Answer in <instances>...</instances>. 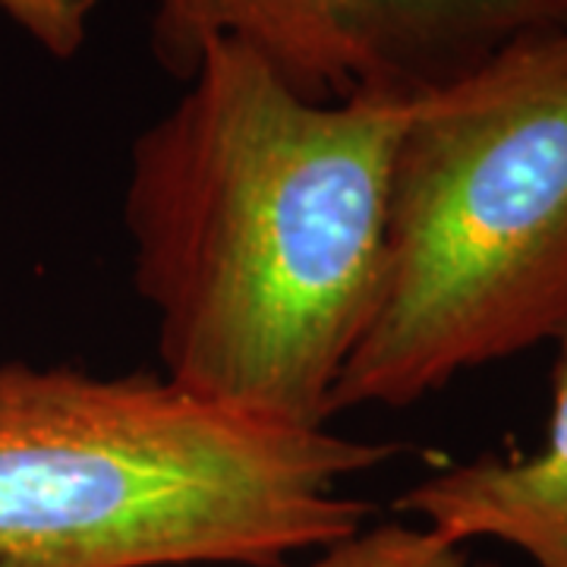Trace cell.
Wrapping results in <instances>:
<instances>
[{
	"label": "cell",
	"instance_id": "obj_7",
	"mask_svg": "<svg viewBox=\"0 0 567 567\" xmlns=\"http://www.w3.org/2000/svg\"><path fill=\"white\" fill-rule=\"evenodd\" d=\"M102 0H0V13L44 54L70 61L89 39V22Z\"/></svg>",
	"mask_w": 567,
	"mask_h": 567
},
{
	"label": "cell",
	"instance_id": "obj_6",
	"mask_svg": "<svg viewBox=\"0 0 567 567\" xmlns=\"http://www.w3.org/2000/svg\"><path fill=\"white\" fill-rule=\"evenodd\" d=\"M262 567H470V546L451 543L420 520H382L309 551V561L284 558Z\"/></svg>",
	"mask_w": 567,
	"mask_h": 567
},
{
	"label": "cell",
	"instance_id": "obj_3",
	"mask_svg": "<svg viewBox=\"0 0 567 567\" xmlns=\"http://www.w3.org/2000/svg\"><path fill=\"white\" fill-rule=\"evenodd\" d=\"M565 331L567 20L406 102L382 275L331 410H404Z\"/></svg>",
	"mask_w": 567,
	"mask_h": 567
},
{
	"label": "cell",
	"instance_id": "obj_5",
	"mask_svg": "<svg viewBox=\"0 0 567 567\" xmlns=\"http://www.w3.org/2000/svg\"><path fill=\"white\" fill-rule=\"evenodd\" d=\"M398 511L457 546L495 539L536 567H567V331L555 341L546 442L442 466L406 488Z\"/></svg>",
	"mask_w": 567,
	"mask_h": 567
},
{
	"label": "cell",
	"instance_id": "obj_2",
	"mask_svg": "<svg viewBox=\"0 0 567 567\" xmlns=\"http://www.w3.org/2000/svg\"><path fill=\"white\" fill-rule=\"evenodd\" d=\"M404 445L246 416L162 372L0 363V567H262L365 527Z\"/></svg>",
	"mask_w": 567,
	"mask_h": 567
},
{
	"label": "cell",
	"instance_id": "obj_4",
	"mask_svg": "<svg viewBox=\"0 0 567 567\" xmlns=\"http://www.w3.org/2000/svg\"><path fill=\"white\" fill-rule=\"evenodd\" d=\"M565 20L567 0H148V51L186 82L234 41L309 102L406 104Z\"/></svg>",
	"mask_w": 567,
	"mask_h": 567
},
{
	"label": "cell",
	"instance_id": "obj_8",
	"mask_svg": "<svg viewBox=\"0 0 567 567\" xmlns=\"http://www.w3.org/2000/svg\"><path fill=\"white\" fill-rule=\"evenodd\" d=\"M483 567H495V565H483Z\"/></svg>",
	"mask_w": 567,
	"mask_h": 567
},
{
	"label": "cell",
	"instance_id": "obj_1",
	"mask_svg": "<svg viewBox=\"0 0 567 567\" xmlns=\"http://www.w3.org/2000/svg\"><path fill=\"white\" fill-rule=\"evenodd\" d=\"M404 114L309 102L240 44L205 48L123 186L162 375L265 423L331 425L382 275Z\"/></svg>",
	"mask_w": 567,
	"mask_h": 567
}]
</instances>
